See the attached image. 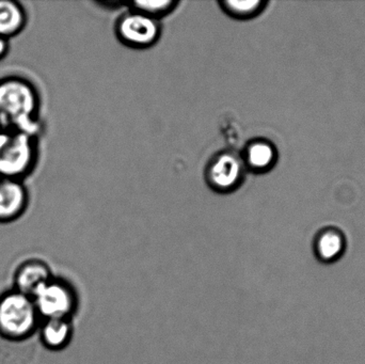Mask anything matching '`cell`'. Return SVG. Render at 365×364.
Here are the masks:
<instances>
[{"mask_svg": "<svg viewBox=\"0 0 365 364\" xmlns=\"http://www.w3.org/2000/svg\"><path fill=\"white\" fill-rule=\"evenodd\" d=\"M41 100L36 85L26 77L0 78V128L40 135Z\"/></svg>", "mask_w": 365, "mask_h": 364, "instance_id": "1", "label": "cell"}, {"mask_svg": "<svg viewBox=\"0 0 365 364\" xmlns=\"http://www.w3.org/2000/svg\"><path fill=\"white\" fill-rule=\"evenodd\" d=\"M38 135L0 132V177L24 181L36 170L40 156Z\"/></svg>", "mask_w": 365, "mask_h": 364, "instance_id": "2", "label": "cell"}, {"mask_svg": "<svg viewBox=\"0 0 365 364\" xmlns=\"http://www.w3.org/2000/svg\"><path fill=\"white\" fill-rule=\"evenodd\" d=\"M41 318L31 297L12 290L0 294V337L21 342L38 333Z\"/></svg>", "mask_w": 365, "mask_h": 364, "instance_id": "3", "label": "cell"}, {"mask_svg": "<svg viewBox=\"0 0 365 364\" xmlns=\"http://www.w3.org/2000/svg\"><path fill=\"white\" fill-rule=\"evenodd\" d=\"M41 321L53 318L72 320L78 308L76 291L70 282L53 277L31 297Z\"/></svg>", "mask_w": 365, "mask_h": 364, "instance_id": "4", "label": "cell"}, {"mask_svg": "<svg viewBox=\"0 0 365 364\" xmlns=\"http://www.w3.org/2000/svg\"><path fill=\"white\" fill-rule=\"evenodd\" d=\"M246 171L240 154L234 151L219 152L206 167V182L215 192L229 194L242 185Z\"/></svg>", "mask_w": 365, "mask_h": 364, "instance_id": "5", "label": "cell"}, {"mask_svg": "<svg viewBox=\"0 0 365 364\" xmlns=\"http://www.w3.org/2000/svg\"><path fill=\"white\" fill-rule=\"evenodd\" d=\"M115 30L120 41L133 48H148L155 44L160 36L158 21L136 11L124 14L118 21Z\"/></svg>", "mask_w": 365, "mask_h": 364, "instance_id": "6", "label": "cell"}, {"mask_svg": "<svg viewBox=\"0 0 365 364\" xmlns=\"http://www.w3.org/2000/svg\"><path fill=\"white\" fill-rule=\"evenodd\" d=\"M29 201L25 182L0 177V224L19 219L27 211Z\"/></svg>", "mask_w": 365, "mask_h": 364, "instance_id": "7", "label": "cell"}, {"mask_svg": "<svg viewBox=\"0 0 365 364\" xmlns=\"http://www.w3.org/2000/svg\"><path fill=\"white\" fill-rule=\"evenodd\" d=\"M312 247L313 254L319 263L325 265L334 264L346 252V235L338 227H325L317 231L313 239Z\"/></svg>", "mask_w": 365, "mask_h": 364, "instance_id": "8", "label": "cell"}, {"mask_svg": "<svg viewBox=\"0 0 365 364\" xmlns=\"http://www.w3.org/2000/svg\"><path fill=\"white\" fill-rule=\"evenodd\" d=\"M53 277V271L47 263L38 259H30L24 261L15 271L13 288L32 297L38 288Z\"/></svg>", "mask_w": 365, "mask_h": 364, "instance_id": "9", "label": "cell"}, {"mask_svg": "<svg viewBox=\"0 0 365 364\" xmlns=\"http://www.w3.org/2000/svg\"><path fill=\"white\" fill-rule=\"evenodd\" d=\"M242 158L246 169H249L251 172L259 175L267 173L278 162V149L267 139H253L245 147Z\"/></svg>", "mask_w": 365, "mask_h": 364, "instance_id": "10", "label": "cell"}, {"mask_svg": "<svg viewBox=\"0 0 365 364\" xmlns=\"http://www.w3.org/2000/svg\"><path fill=\"white\" fill-rule=\"evenodd\" d=\"M42 345L51 352H59L68 348L74 336L72 320L53 318L41 321L38 329Z\"/></svg>", "mask_w": 365, "mask_h": 364, "instance_id": "11", "label": "cell"}, {"mask_svg": "<svg viewBox=\"0 0 365 364\" xmlns=\"http://www.w3.org/2000/svg\"><path fill=\"white\" fill-rule=\"evenodd\" d=\"M28 25L25 6L15 0H0V36L11 40L19 36Z\"/></svg>", "mask_w": 365, "mask_h": 364, "instance_id": "12", "label": "cell"}, {"mask_svg": "<svg viewBox=\"0 0 365 364\" xmlns=\"http://www.w3.org/2000/svg\"><path fill=\"white\" fill-rule=\"evenodd\" d=\"M222 10L230 16L237 19H250L261 14L268 2L264 0H225L219 1Z\"/></svg>", "mask_w": 365, "mask_h": 364, "instance_id": "13", "label": "cell"}, {"mask_svg": "<svg viewBox=\"0 0 365 364\" xmlns=\"http://www.w3.org/2000/svg\"><path fill=\"white\" fill-rule=\"evenodd\" d=\"M179 1L173 0H158V1H134L132 4V11L143 13L147 16L158 21L160 17L170 14L178 6Z\"/></svg>", "mask_w": 365, "mask_h": 364, "instance_id": "14", "label": "cell"}, {"mask_svg": "<svg viewBox=\"0 0 365 364\" xmlns=\"http://www.w3.org/2000/svg\"><path fill=\"white\" fill-rule=\"evenodd\" d=\"M9 53H10V40L0 36V61H2Z\"/></svg>", "mask_w": 365, "mask_h": 364, "instance_id": "15", "label": "cell"}]
</instances>
